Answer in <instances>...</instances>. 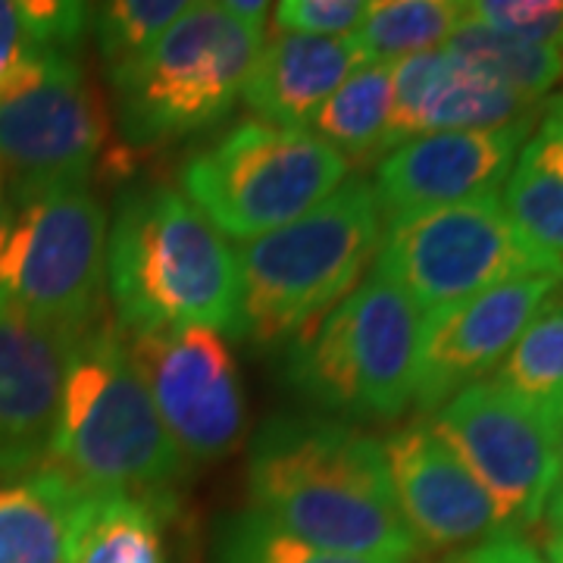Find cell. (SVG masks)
Returning a JSON list of instances; mask_svg holds the SVG:
<instances>
[{
    "instance_id": "obj_28",
    "label": "cell",
    "mask_w": 563,
    "mask_h": 563,
    "mask_svg": "<svg viewBox=\"0 0 563 563\" xmlns=\"http://www.w3.org/2000/svg\"><path fill=\"white\" fill-rule=\"evenodd\" d=\"M217 563H398L366 561V558H342L329 554L313 544H303L282 532L257 510H242L229 517L217 542Z\"/></svg>"
},
{
    "instance_id": "obj_15",
    "label": "cell",
    "mask_w": 563,
    "mask_h": 563,
    "mask_svg": "<svg viewBox=\"0 0 563 563\" xmlns=\"http://www.w3.org/2000/svg\"><path fill=\"white\" fill-rule=\"evenodd\" d=\"M391 495L410 536L426 551H463L501 536L498 514L461 457L429 420L407 422L383 442Z\"/></svg>"
},
{
    "instance_id": "obj_22",
    "label": "cell",
    "mask_w": 563,
    "mask_h": 563,
    "mask_svg": "<svg viewBox=\"0 0 563 563\" xmlns=\"http://www.w3.org/2000/svg\"><path fill=\"white\" fill-rule=\"evenodd\" d=\"M391 73L395 63H366L339 85V91L322 103L313 135L335 147L344 161H366L385 154L391 125Z\"/></svg>"
},
{
    "instance_id": "obj_34",
    "label": "cell",
    "mask_w": 563,
    "mask_h": 563,
    "mask_svg": "<svg viewBox=\"0 0 563 563\" xmlns=\"http://www.w3.org/2000/svg\"><path fill=\"white\" fill-rule=\"evenodd\" d=\"M554 435V448H558V463H561V485H563V401L554 404L551 410H542Z\"/></svg>"
},
{
    "instance_id": "obj_1",
    "label": "cell",
    "mask_w": 563,
    "mask_h": 563,
    "mask_svg": "<svg viewBox=\"0 0 563 563\" xmlns=\"http://www.w3.org/2000/svg\"><path fill=\"white\" fill-rule=\"evenodd\" d=\"M247 488L251 510L320 551L398 563L422 558L391 495L383 442L347 422H263L251 444Z\"/></svg>"
},
{
    "instance_id": "obj_12",
    "label": "cell",
    "mask_w": 563,
    "mask_h": 563,
    "mask_svg": "<svg viewBox=\"0 0 563 563\" xmlns=\"http://www.w3.org/2000/svg\"><path fill=\"white\" fill-rule=\"evenodd\" d=\"M129 357L185 463H213L244 432V385L229 339L207 329L125 335Z\"/></svg>"
},
{
    "instance_id": "obj_6",
    "label": "cell",
    "mask_w": 563,
    "mask_h": 563,
    "mask_svg": "<svg viewBox=\"0 0 563 563\" xmlns=\"http://www.w3.org/2000/svg\"><path fill=\"white\" fill-rule=\"evenodd\" d=\"M422 313L373 269L322 320L291 342L285 376L325 410L354 420H398L413 404Z\"/></svg>"
},
{
    "instance_id": "obj_11",
    "label": "cell",
    "mask_w": 563,
    "mask_h": 563,
    "mask_svg": "<svg viewBox=\"0 0 563 563\" xmlns=\"http://www.w3.org/2000/svg\"><path fill=\"white\" fill-rule=\"evenodd\" d=\"M426 420L483 485L501 536H523L539 526L561 485L554 435L539 407L483 379L457 391Z\"/></svg>"
},
{
    "instance_id": "obj_17",
    "label": "cell",
    "mask_w": 563,
    "mask_h": 563,
    "mask_svg": "<svg viewBox=\"0 0 563 563\" xmlns=\"http://www.w3.org/2000/svg\"><path fill=\"white\" fill-rule=\"evenodd\" d=\"M73 342L0 313V483L47 463Z\"/></svg>"
},
{
    "instance_id": "obj_14",
    "label": "cell",
    "mask_w": 563,
    "mask_h": 563,
    "mask_svg": "<svg viewBox=\"0 0 563 563\" xmlns=\"http://www.w3.org/2000/svg\"><path fill=\"white\" fill-rule=\"evenodd\" d=\"M536 120L488 132H432L391 147L376 169V201L385 222L495 195Z\"/></svg>"
},
{
    "instance_id": "obj_5",
    "label": "cell",
    "mask_w": 563,
    "mask_h": 563,
    "mask_svg": "<svg viewBox=\"0 0 563 563\" xmlns=\"http://www.w3.org/2000/svg\"><path fill=\"white\" fill-rule=\"evenodd\" d=\"M263 47V25L222 3H191L139 60L113 73L122 139L161 147L220 122L242 98Z\"/></svg>"
},
{
    "instance_id": "obj_35",
    "label": "cell",
    "mask_w": 563,
    "mask_h": 563,
    "mask_svg": "<svg viewBox=\"0 0 563 563\" xmlns=\"http://www.w3.org/2000/svg\"><path fill=\"white\" fill-rule=\"evenodd\" d=\"M10 222H13V203H10V195H7V185L0 179V247L7 242Z\"/></svg>"
},
{
    "instance_id": "obj_36",
    "label": "cell",
    "mask_w": 563,
    "mask_h": 563,
    "mask_svg": "<svg viewBox=\"0 0 563 563\" xmlns=\"http://www.w3.org/2000/svg\"><path fill=\"white\" fill-rule=\"evenodd\" d=\"M544 120L554 122V125H558V132L563 135V91L558 95V98H551V101H548V107H544Z\"/></svg>"
},
{
    "instance_id": "obj_18",
    "label": "cell",
    "mask_w": 563,
    "mask_h": 563,
    "mask_svg": "<svg viewBox=\"0 0 563 563\" xmlns=\"http://www.w3.org/2000/svg\"><path fill=\"white\" fill-rule=\"evenodd\" d=\"M361 66L351 38H310L285 32L263 41L242 98L261 122L307 129L322 103Z\"/></svg>"
},
{
    "instance_id": "obj_8",
    "label": "cell",
    "mask_w": 563,
    "mask_h": 563,
    "mask_svg": "<svg viewBox=\"0 0 563 563\" xmlns=\"http://www.w3.org/2000/svg\"><path fill=\"white\" fill-rule=\"evenodd\" d=\"M107 213L88 185L13 207L0 247V313L76 342L101 320Z\"/></svg>"
},
{
    "instance_id": "obj_19",
    "label": "cell",
    "mask_w": 563,
    "mask_h": 563,
    "mask_svg": "<svg viewBox=\"0 0 563 563\" xmlns=\"http://www.w3.org/2000/svg\"><path fill=\"white\" fill-rule=\"evenodd\" d=\"M501 203L526 254L563 282V135L551 120L520 147Z\"/></svg>"
},
{
    "instance_id": "obj_37",
    "label": "cell",
    "mask_w": 563,
    "mask_h": 563,
    "mask_svg": "<svg viewBox=\"0 0 563 563\" xmlns=\"http://www.w3.org/2000/svg\"><path fill=\"white\" fill-rule=\"evenodd\" d=\"M417 563H439V561H426V558H420V561H417Z\"/></svg>"
},
{
    "instance_id": "obj_31",
    "label": "cell",
    "mask_w": 563,
    "mask_h": 563,
    "mask_svg": "<svg viewBox=\"0 0 563 563\" xmlns=\"http://www.w3.org/2000/svg\"><path fill=\"white\" fill-rule=\"evenodd\" d=\"M439 563H551L536 544L523 536H495L483 544L463 548L454 554H444Z\"/></svg>"
},
{
    "instance_id": "obj_13",
    "label": "cell",
    "mask_w": 563,
    "mask_h": 563,
    "mask_svg": "<svg viewBox=\"0 0 563 563\" xmlns=\"http://www.w3.org/2000/svg\"><path fill=\"white\" fill-rule=\"evenodd\" d=\"M558 285L561 279L554 276L504 282L470 301L422 317L413 404L432 417L457 391L495 373Z\"/></svg>"
},
{
    "instance_id": "obj_9",
    "label": "cell",
    "mask_w": 563,
    "mask_h": 563,
    "mask_svg": "<svg viewBox=\"0 0 563 563\" xmlns=\"http://www.w3.org/2000/svg\"><path fill=\"white\" fill-rule=\"evenodd\" d=\"M103 110L79 54H44L0 85V179L10 203L88 185Z\"/></svg>"
},
{
    "instance_id": "obj_32",
    "label": "cell",
    "mask_w": 563,
    "mask_h": 563,
    "mask_svg": "<svg viewBox=\"0 0 563 563\" xmlns=\"http://www.w3.org/2000/svg\"><path fill=\"white\" fill-rule=\"evenodd\" d=\"M539 523L544 532V558L551 563H563V485L554 488Z\"/></svg>"
},
{
    "instance_id": "obj_3",
    "label": "cell",
    "mask_w": 563,
    "mask_h": 563,
    "mask_svg": "<svg viewBox=\"0 0 563 563\" xmlns=\"http://www.w3.org/2000/svg\"><path fill=\"white\" fill-rule=\"evenodd\" d=\"M47 466L85 495L169 498L185 476L117 320L101 317L69 347Z\"/></svg>"
},
{
    "instance_id": "obj_25",
    "label": "cell",
    "mask_w": 563,
    "mask_h": 563,
    "mask_svg": "<svg viewBox=\"0 0 563 563\" xmlns=\"http://www.w3.org/2000/svg\"><path fill=\"white\" fill-rule=\"evenodd\" d=\"M91 10L69 0H0V85L44 54H79Z\"/></svg>"
},
{
    "instance_id": "obj_7",
    "label": "cell",
    "mask_w": 563,
    "mask_h": 563,
    "mask_svg": "<svg viewBox=\"0 0 563 563\" xmlns=\"http://www.w3.org/2000/svg\"><path fill=\"white\" fill-rule=\"evenodd\" d=\"M347 161L310 129L247 120L181 166V195L222 239L257 242L320 207Z\"/></svg>"
},
{
    "instance_id": "obj_27",
    "label": "cell",
    "mask_w": 563,
    "mask_h": 563,
    "mask_svg": "<svg viewBox=\"0 0 563 563\" xmlns=\"http://www.w3.org/2000/svg\"><path fill=\"white\" fill-rule=\"evenodd\" d=\"M188 7V0H117L95 7V38L107 73L113 76L122 66L139 60L173 22L185 16Z\"/></svg>"
},
{
    "instance_id": "obj_29",
    "label": "cell",
    "mask_w": 563,
    "mask_h": 563,
    "mask_svg": "<svg viewBox=\"0 0 563 563\" xmlns=\"http://www.w3.org/2000/svg\"><path fill=\"white\" fill-rule=\"evenodd\" d=\"M466 13L495 32L563 51V0H476Z\"/></svg>"
},
{
    "instance_id": "obj_33",
    "label": "cell",
    "mask_w": 563,
    "mask_h": 563,
    "mask_svg": "<svg viewBox=\"0 0 563 563\" xmlns=\"http://www.w3.org/2000/svg\"><path fill=\"white\" fill-rule=\"evenodd\" d=\"M222 10L235 20L251 22V25H263L269 3H239V0H222Z\"/></svg>"
},
{
    "instance_id": "obj_10",
    "label": "cell",
    "mask_w": 563,
    "mask_h": 563,
    "mask_svg": "<svg viewBox=\"0 0 563 563\" xmlns=\"http://www.w3.org/2000/svg\"><path fill=\"white\" fill-rule=\"evenodd\" d=\"M422 317L504 282L544 276L526 254L498 195L385 222L376 266Z\"/></svg>"
},
{
    "instance_id": "obj_2",
    "label": "cell",
    "mask_w": 563,
    "mask_h": 563,
    "mask_svg": "<svg viewBox=\"0 0 563 563\" xmlns=\"http://www.w3.org/2000/svg\"><path fill=\"white\" fill-rule=\"evenodd\" d=\"M107 288L125 335L207 325L239 335V251L163 181L132 185L107 225Z\"/></svg>"
},
{
    "instance_id": "obj_30",
    "label": "cell",
    "mask_w": 563,
    "mask_h": 563,
    "mask_svg": "<svg viewBox=\"0 0 563 563\" xmlns=\"http://www.w3.org/2000/svg\"><path fill=\"white\" fill-rule=\"evenodd\" d=\"M363 0H285L269 7L276 29L310 38H351L366 16Z\"/></svg>"
},
{
    "instance_id": "obj_16",
    "label": "cell",
    "mask_w": 563,
    "mask_h": 563,
    "mask_svg": "<svg viewBox=\"0 0 563 563\" xmlns=\"http://www.w3.org/2000/svg\"><path fill=\"white\" fill-rule=\"evenodd\" d=\"M539 103L523 101L444 47L395 63L391 125L385 154L404 141L432 132H488L536 120Z\"/></svg>"
},
{
    "instance_id": "obj_24",
    "label": "cell",
    "mask_w": 563,
    "mask_h": 563,
    "mask_svg": "<svg viewBox=\"0 0 563 563\" xmlns=\"http://www.w3.org/2000/svg\"><path fill=\"white\" fill-rule=\"evenodd\" d=\"M466 16L457 0H379L366 7L361 29L351 35L361 63H398L439 51Z\"/></svg>"
},
{
    "instance_id": "obj_26",
    "label": "cell",
    "mask_w": 563,
    "mask_h": 563,
    "mask_svg": "<svg viewBox=\"0 0 563 563\" xmlns=\"http://www.w3.org/2000/svg\"><path fill=\"white\" fill-rule=\"evenodd\" d=\"M526 404L551 410L563 401V291L558 288L510 347L495 379Z\"/></svg>"
},
{
    "instance_id": "obj_21",
    "label": "cell",
    "mask_w": 563,
    "mask_h": 563,
    "mask_svg": "<svg viewBox=\"0 0 563 563\" xmlns=\"http://www.w3.org/2000/svg\"><path fill=\"white\" fill-rule=\"evenodd\" d=\"M169 498L85 495L69 520L66 563H166Z\"/></svg>"
},
{
    "instance_id": "obj_4",
    "label": "cell",
    "mask_w": 563,
    "mask_h": 563,
    "mask_svg": "<svg viewBox=\"0 0 563 563\" xmlns=\"http://www.w3.org/2000/svg\"><path fill=\"white\" fill-rule=\"evenodd\" d=\"M383 235L373 185L344 179L301 220L244 244L239 335L263 347L295 342L357 288Z\"/></svg>"
},
{
    "instance_id": "obj_20",
    "label": "cell",
    "mask_w": 563,
    "mask_h": 563,
    "mask_svg": "<svg viewBox=\"0 0 563 563\" xmlns=\"http://www.w3.org/2000/svg\"><path fill=\"white\" fill-rule=\"evenodd\" d=\"M85 498L60 470L38 466L0 483V563H66V536Z\"/></svg>"
},
{
    "instance_id": "obj_23",
    "label": "cell",
    "mask_w": 563,
    "mask_h": 563,
    "mask_svg": "<svg viewBox=\"0 0 563 563\" xmlns=\"http://www.w3.org/2000/svg\"><path fill=\"white\" fill-rule=\"evenodd\" d=\"M444 51L523 101L539 103L563 81V51L495 32L470 13L444 41Z\"/></svg>"
}]
</instances>
